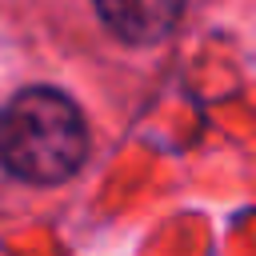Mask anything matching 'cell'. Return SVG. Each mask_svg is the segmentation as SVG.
I'll use <instances>...</instances> for the list:
<instances>
[{"instance_id":"7a4b0ae2","label":"cell","mask_w":256,"mask_h":256,"mask_svg":"<svg viewBox=\"0 0 256 256\" xmlns=\"http://www.w3.org/2000/svg\"><path fill=\"white\" fill-rule=\"evenodd\" d=\"M96 12L120 40L156 44L176 28L184 0H96Z\"/></svg>"},{"instance_id":"6da1fadb","label":"cell","mask_w":256,"mask_h":256,"mask_svg":"<svg viewBox=\"0 0 256 256\" xmlns=\"http://www.w3.org/2000/svg\"><path fill=\"white\" fill-rule=\"evenodd\" d=\"M88 156L80 108L56 88H24L0 112V164L24 184H64Z\"/></svg>"}]
</instances>
